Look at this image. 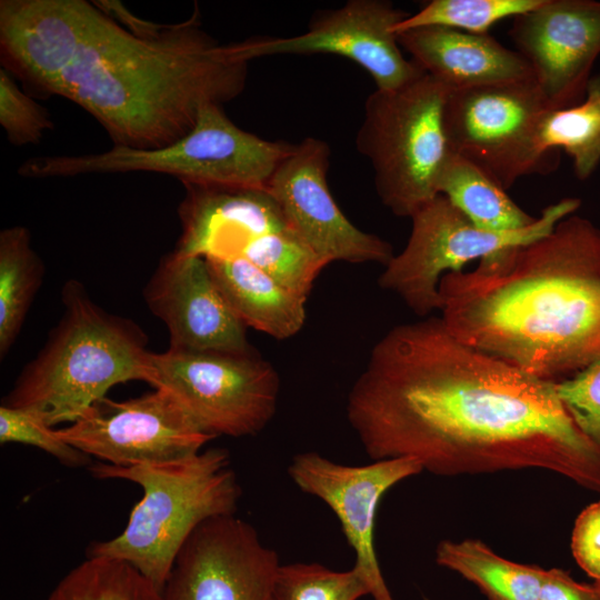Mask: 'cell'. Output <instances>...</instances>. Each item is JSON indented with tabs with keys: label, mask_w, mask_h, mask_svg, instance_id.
I'll return each mask as SVG.
<instances>
[{
	"label": "cell",
	"mask_w": 600,
	"mask_h": 600,
	"mask_svg": "<svg viewBox=\"0 0 600 600\" xmlns=\"http://www.w3.org/2000/svg\"><path fill=\"white\" fill-rule=\"evenodd\" d=\"M372 460L411 458L437 476L541 469L600 492V447L554 381L464 343L441 318L391 328L347 399Z\"/></svg>",
	"instance_id": "6da1fadb"
},
{
	"label": "cell",
	"mask_w": 600,
	"mask_h": 600,
	"mask_svg": "<svg viewBox=\"0 0 600 600\" xmlns=\"http://www.w3.org/2000/svg\"><path fill=\"white\" fill-rule=\"evenodd\" d=\"M121 23L87 0H1L2 67L93 117L113 146L162 148L188 134L206 104L246 88L249 61L187 21Z\"/></svg>",
	"instance_id": "7a4b0ae2"
},
{
	"label": "cell",
	"mask_w": 600,
	"mask_h": 600,
	"mask_svg": "<svg viewBox=\"0 0 600 600\" xmlns=\"http://www.w3.org/2000/svg\"><path fill=\"white\" fill-rule=\"evenodd\" d=\"M439 290L453 336L533 377L556 382L600 359V229L584 217L446 273Z\"/></svg>",
	"instance_id": "3957f363"
},
{
	"label": "cell",
	"mask_w": 600,
	"mask_h": 600,
	"mask_svg": "<svg viewBox=\"0 0 600 600\" xmlns=\"http://www.w3.org/2000/svg\"><path fill=\"white\" fill-rule=\"evenodd\" d=\"M62 303L58 326L2 403L52 428L87 414L118 383L152 382V352L139 326L97 306L77 280L66 282Z\"/></svg>",
	"instance_id": "277c9868"
},
{
	"label": "cell",
	"mask_w": 600,
	"mask_h": 600,
	"mask_svg": "<svg viewBox=\"0 0 600 600\" xmlns=\"http://www.w3.org/2000/svg\"><path fill=\"white\" fill-rule=\"evenodd\" d=\"M89 470L97 479L132 481L143 491L122 532L92 543L89 556L124 561L160 591L192 532L208 519L234 514L242 493L222 448L132 467L97 462Z\"/></svg>",
	"instance_id": "5b68a950"
},
{
	"label": "cell",
	"mask_w": 600,
	"mask_h": 600,
	"mask_svg": "<svg viewBox=\"0 0 600 600\" xmlns=\"http://www.w3.org/2000/svg\"><path fill=\"white\" fill-rule=\"evenodd\" d=\"M293 144L270 141L234 124L222 106L206 104L194 128L157 149L113 146L89 154L38 156L19 167L27 178L91 173L154 172L181 183L268 189L278 166Z\"/></svg>",
	"instance_id": "8992f818"
},
{
	"label": "cell",
	"mask_w": 600,
	"mask_h": 600,
	"mask_svg": "<svg viewBox=\"0 0 600 600\" xmlns=\"http://www.w3.org/2000/svg\"><path fill=\"white\" fill-rule=\"evenodd\" d=\"M450 89L422 72L391 90L372 92L356 137L373 168L381 202L411 218L438 196L441 170L451 153L444 128Z\"/></svg>",
	"instance_id": "52a82bcc"
},
{
	"label": "cell",
	"mask_w": 600,
	"mask_h": 600,
	"mask_svg": "<svg viewBox=\"0 0 600 600\" xmlns=\"http://www.w3.org/2000/svg\"><path fill=\"white\" fill-rule=\"evenodd\" d=\"M580 206L579 198H564L544 208L530 227L498 232L476 227L446 197L438 194L410 218L408 242L384 266L378 283L397 294L413 313L427 317L441 310L439 284L446 273L461 272L474 259L481 260L548 234Z\"/></svg>",
	"instance_id": "ba28073f"
},
{
	"label": "cell",
	"mask_w": 600,
	"mask_h": 600,
	"mask_svg": "<svg viewBox=\"0 0 600 600\" xmlns=\"http://www.w3.org/2000/svg\"><path fill=\"white\" fill-rule=\"evenodd\" d=\"M154 388L168 390L213 438L256 436L273 418L280 391L274 367L243 352L169 348L152 352Z\"/></svg>",
	"instance_id": "9c48e42d"
},
{
	"label": "cell",
	"mask_w": 600,
	"mask_h": 600,
	"mask_svg": "<svg viewBox=\"0 0 600 600\" xmlns=\"http://www.w3.org/2000/svg\"><path fill=\"white\" fill-rule=\"evenodd\" d=\"M548 109L534 79L450 90L444 107L450 151L506 190L523 176L550 172L532 149L536 122Z\"/></svg>",
	"instance_id": "30bf717a"
},
{
	"label": "cell",
	"mask_w": 600,
	"mask_h": 600,
	"mask_svg": "<svg viewBox=\"0 0 600 600\" xmlns=\"http://www.w3.org/2000/svg\"><path fill=\"white\" fill-rule=\"evenodd\" d=\"M102 401L107 411L97 403L57 433L104 463L132 467L173 461L202 450L213 439L166 389L121 402Z\"/></svg>",
	"instance_id": "8fae6325"
},
{
	"label": "cell",
	"mask_w": 600,
	"mask_h": 600,
	"mask_svg": "<svg viewBox=\"0 0 600 600\" xmlns=\"http://www.w3.org/2000/svg\"><path fill=\"white\" fill-rule=\"evenodd\" d=\"M408 14L386 0H350L316 14L301 34L251 37L238 41V49L249 62L274 54L341 56L363 68L377 89L391 90L424 72L406 59L393 31Z\"/></svg>",
	"instance_id": "7c38bea8"
},
{
	"label": "cell",
	"mask_w": 600,
	"mask_h": 600,
	"mask_svg": "<svg viewBox=\"0 0 600 600\" xmlns=\"http://www.w3.org/2000/svg\"><path fill=\"white\" fill-rule=\"evenodd\" d=\"M277 552L236 514L202 522L181 548L162 600H269Z\"/></svg>",
	"instance_id": "4fadbf2b"
},
{
	"label": "cell",
	"mask_w": 600,
	"mask_h": 600,
	"mask_svg": "<svg viewBox=\"0 0 600 600\" xmlns=\"http://www.w3.org/2000/svg\"><path fill=\"white\" fill-rule=\"evenodd\" d=\"M329 158L330 149L323 140L303 139L278 166L268 191L290 228L329 263L386 266L394 256L392 246L350 222L331 196L327 180Z\"/></svg>",
	"instance_id": "5bb4252c"
},
{
	"label": "cell",
	"mask_w": 600,
	"mask_h": 600,
	"mask_svg": "<svg viewBox=\"0 0 600 600\" xmlns=\"http://www.w3.org/2000/svg\"><path fill=\"white\" fill-rule=\"evenodd\" d=\"M422 471L411 458L348 466L314 451L297 453L288 467L293 483L304 493L322 500L338 517L346 539L356 552L353 566L364 578L373 600H394L374 548L379 503L393 486Z\"/></svg>",
	"instance_id": "9a60e30c"
},
{
	"label": "cell",
	"mask_w": 600,
	"mask_h": 600,
	"mask_svg": "<svg viewBox=\"0 0 600 600\" xmlns=\"http://www.w3.org/2000/svg\"><path fill=\"white\" fill-rule=\"evenodd\" d=\"M509 34L551 109L582 101L600 56L599 0H544L513 18Z\"/></svg>",
	"instance_id": "2e32d148"
},
{
	"label": "cell",
	"mask_w": 600,
	"mask_h": 600,
	"mask_svg": "<svg viewBox=\"0 0 600 600\" xmlns=\"http://www.w3.org/2000/svg\"><path fill=\"white\" fill-rule=\"evenodd\" d=\"M152 313L170 333V348L196 351L251 350L247 327L218 289L206 259L174 251L159 263L144 289Z\"/></svg>",
	"instance_id": "e0dca14e"
},
{
	"label": "cell",
	"mask_w": 600,
	"mask_h": 600,
	"mask_svg": "<svg viewBox=\"0 0 600 600\" xmlns=\"http://www.w3.org/2000/svg\"><path fill=\"white\" fill-rule=\"evenodd\" d=\"M182 184L178 254L238 258L257 238L291 229L268 189Z\"/></svg>",
	"instance_id": "ac0fdd59"
},
{
	"label": "cell",
	"mask_w": 600,
	"mask_h": 600,
	"mask_svg": "<svg viewBox=\"0 0 600 600\" xmlns=\"http://www.w3.org/2000/svg\"><path fill=\"white\" fill-rule=\"evenodd\" d=\"M397 39L420 69L450 90L533 79L527 60L490 34L423 27Z\"/></svg>",
	"instance_id": "d6986e66"
},
{
	"label": "cell",
	"mask_w": 600,
	"mask_h": 600,
	"mask_svg": "<svg viewBox=\"0 0 600 600\" xmlns=\"http://www.w3.org/2000/svg\"><path fill=\"white\" fill-rule=\"evenodd\" d=\"M206 261L224 300L247 328L278 340L289 339L302 329L307 301L257 266L241 257Z\"/></svg>",
	"instance_id": "ffe728a7"
},
{
	"label": "cell",
	"mask_w": 600,
	"mask_h": 600,
	"mask_svg": "<svg viewBox=\"0 0 600 600\" xmlns=\"http://www.w3.org/2000/svg\"><path fill=\"white\" fill-rule=\"evenodd\" d=\"M536 157L553 170L559 151L572 160L574 176L589 179L600 166V74L592 76L584 98L562 109H548L532 133Z\"/></svg>",
	"instance_id": "44dd1931"
},
{
	"label": "cell",
	"mask_w": 600,
	"mask_h": 600,
	"mask_svg": "<svg viewBox=\"0 0 600 600\" xmlns=\"http://www.w3.org/2000/svg\"><path fill=\"white\" fill-rule=\"evenodd\" d=\"M437 191L483 230H522L538 218L519 207L507 190L482 169L453 152L441 170Z\"/></svg>",
	"instance_id": "7402d4cb"
},
{
	"label": "cell",
	"mask_w": 600,
	"mask_h": 600,
	"mask_svg": "<svg viewBox=\"0 0 600 600\" xmlns=\"http://www.w3.org/2000/svg\"><path fill=\"white\" fill-rule=\"evenodd\" d=\"M436 562L473 583L488 600H539L544 569L510 561L480 540H442Z\"/></svg>",
	"instance_id": "603a6c76"
},
{
	"label": "cell",
	"mask_w": 600,
	"mask_h": 600,
	"mask_svg": "<svg viewBox=\"0 0 600 600\" xmlns=\"http://www.w3.org/2000/svg\"><path fill=\"white\" fill-rule=\"evenodd\" d=\"M43 264L31 246L27 228L14 226L0 233V356L6 357L20 333L40 288Z\"/></svg>",
	"instance_id": "cb8c5ba5"
},
{
	"label": "cell",
	"mask_w": 600,
	"mask_h": 600,
	"mask_svg": "<svg viewBox=\"0 0 600 600\" xmlns=\"http://www.w3.org/2000/svg\"><path fill=\"white\" fill-rule=\"evenodd\" d=\"M44 600H162L161 591L129 563L89 556Z\"/></svg>",
	"instance_id": "d4e9b609"
},
{
	"label": "cell",
	"mask_w": 600,
	"mask_h": 600,
	"mask_svg": "<svg viewBox=\"0 0 600 600\" xmlns=\"http://www.w3.org/2000/svg\"><path fill=\"white\" fill-rule=\"evenodd\" d=\"M289 292L307 301L313 283L329 262L292 229L263 234L241 253Z\"/></svg>",
	"instance_id": "484cf974"
},
{
	"label": "cell",
	"mask_w": 600,
	"mask_h": 600,
	"mask_svg": "<svg viewBox=\"0 0 600 600\" xmlns=\"http://www.w3.org/2000/svg\"><path fill=\"white\" fill-rule=\"evenodd\" d=\"M544 0H431L399 22L396 33L423 27H444L474 34H488L497 22L516 18Z\"/></svg>",
	"instance_id": "4316f807"
},
{
	"label": "cell",
	"mask_w": 600,
	"mask_h": 600,
	"mask_svg": "<svg viewBox=\"0 0 600 600\" xmlns=\"http://www.w3.org/2000/svg\"><path fill=\"white\" fill-rule=\"evenodd\" d=\"M370 596L361 572L353 566L337 571L317 562L280 564L269 600H359Z\"/></svg>",
	"instance_id": "83f0119b"
},
{
	"label": "cell",
	"mask_w": 600,
	"mask_h": 600,
	"mask_svg": "<svg viewBox=\"0 0 600 600\" xmlns=\"http://www.w3.org/2000/svg\"><path fill=\"white\" fill-rule=\"evenodd\" d=\"M0 442L33 446L68 467H81L90 461L88 454L63 441L56 429L27 409L1 404Z\"/></svg>",
	"instance_id": "f1b7e54d"
},
{
	"label": "cell",
	"mask_w": 600,
	"mask_h": 600,
	"mask_svg": "<svg viewBox=\"0 0 600 600\" xmlns=\"http://www.w3.org/2000/svg\"><path fill=\"white\" fill-rule=\"evenodd\" d=\"M0 124L16 146L37 143L53 128L48 111L24 93L3 67L0 68Z\"/></svg>",
	"instance_id": "f546056e"
},
{
	"label": "cell",
	"mask_w": 600,
	"mask_h": 600,
	"mask_svg": "<svg viewBox=\"0 0 600 600\" xmlns=\"http://www.w3.org/2000/svg\"><path fill=\"white\" fill-rule=\"evenodd\" d=\"M554 388L577 427L600 447V359L570 379L556 381Z\"/></svg>",
	"instance_id": "4dcf8cb0"
},
{
	"label": "cell",
	"mask_w": 600,
	"mask_h": 600,
	"mask_svg": "<svg viewBox=\"0 0 600 600\" xmlns=\"http://www.w3.org/2000/svg\"><path fill=\"white\" fill-rule=\"evenodd\" d=\"M571 552L578 566L594 581H600V501L589 504L577 517Z\"/></svg>",
	"instance_id": "1f68e13d"
},
{
	"label": "cell",
	"mask_w": 600,
	"mask_h": 600,
	"mask_svg": "<svg viewBox=\"0 0 600 600\" xmlns=\"http://www.w3.org/2000/svg\"><path fill=\"white\" fill-rule=\"evenodd\" d=\"M539 600H600V588L576 581L563 569H544Z\"/></svg>",
	"instance_id": "d6a6232c"
},
{
	"label": "cell",
	"mask_w": 600,
	"mask_h": 600,
	"mask_svg": "<svg viewBox=\"0 0 600 600\" xmlns=\"http://www.w3.org/2000/svg\"><path fill=\"white\" fill-rule=\"evenodd\" d=\"M593 583L600 588V581H593Z\"/></svg>",
	"instance_id": "836d02e7"
}]
</instances>
